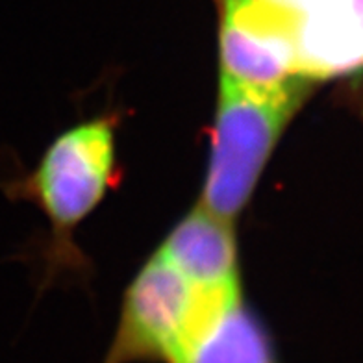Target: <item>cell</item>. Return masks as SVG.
<instances>
[{"label":"cell","mask_w":363,"mask_h":363,"mask_svg":"<svg viewBox=\"0 0 363 363\" xmlns=\"http://www.w3.org/2000/svg\"><path fill=\"white\" fill-rule=\"evenodd\" d=\"M310 87L259 91L220 78L211 152L199 204L234 223Z\"/></svg>","instance_id":"1"},{"label":"cell","mask_w":363,"mask_h":363,"mask_svg":"<svg viewBox=\"0 0 363 363\" xmlns=\"http://www.w3.org/2000/svg\"><path fill=\"white\" fill-rule=\"evenodd\" d=\"M241 296V287L196 289L156 252L126 289L106 363H184L220 311Z\"/></svg>","instance_id":"2"},{"label":"cell","mask_w":363,"mask_h":363,"mask_svg":"<svg viewBox=\"0 0 363 363\" xmlns=\"http://www.w3.org/2000/svg\"><path fill=\"white\" fill-rule=\"evenodd\" d=\"M115 180V125L93 119L63 132L47 148L23 191L35 199L54 226L57 243L95 210Z\"/></svg>","instance_id":"3"},{"label":"cell","mask_w":363,"mask_h":363,"mask_svg":"<svg viewBox=\"0 0 363 363\" xmlns=\"http://www.w3.org/2000/svg\"><path fill=\"white\" fill-rule=\"evenodd\" d=\"M295 0H219L220 78L259 91L310 87L295 45Z\"/></svg>","instance_id":"4"},{"label":"cell","mask_w":363,"mask_h":363,"mask_svg":"<svg viewBox=\"0 0 363 363\" xmlns=\"http://www.w3.org/2000/svg\"><path fill=\"white\" fill-rule=\"evenodd\" d=\"M158 254L196 289L226 291L241 287L232 223L201 204L171 230Z\"/></svg>","instance_id":"5"},{"label":"cell","mask_w":363,"mask_h":363,"mask_svg":"<svg viewBox=\"0 0 363 363\" xmlns=\"http://www.w3.org/2000/svg\"><path fill=\"white\" fill-rule=\"evenodd\" d=\"M184 363H278L267 330L243 298L220 311Z\"/></svg>","instance_id":"6"},{"label":"cell","mask_w":363,"mask_h":363,"mask_svg":"<svg viewBox=\"0 0 363 363\" xmlns=\"http://www.w3.org/2000/svg\"><path fill=\"white\" fill-rule=\"evenodd\" d=\"M363 62V0H337Z\"/></svg>","instance_id":"7"}]
</instances>
